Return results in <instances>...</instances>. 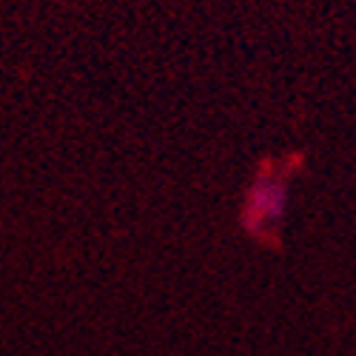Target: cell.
Masks as SVG:
<instances>
[{
    "mask_svg": "<svg viewBox=\"0 0 356 356\" xmlns=\"http://www.w3.org/2000/svg\"><path fill=\"white\" fill-rule=\"evenodd\" d=\"M288 211V180L274 168V163H262L251 186L245 188L240 225L251 236H271Z\"/></svg>",
    "mask_w": 356,
    "mask_h": 356,
    "instance_id": "cell-1",
    "label": "cell"
}]
</instances>
